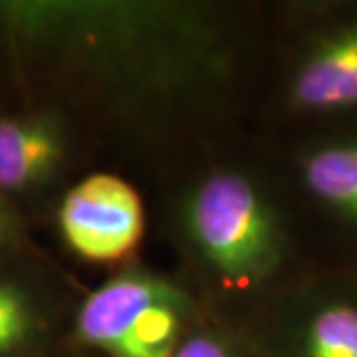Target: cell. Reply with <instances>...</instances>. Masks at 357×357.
I'll return each instance as SVG.
<instances>
[{
    "label": "cell",
    "mask_w": 357,
    "mask_h": 357,
    "mask_svg": "<svg viewBox=\"0 0 357 357\" xmlns=\"http://www.w3.org/2000/svg\"><path fill=\"white\" fill-rule=\"evenodd\" d=\"M22 238V222L6 197L0 192V250H6Z\"/></svg>",
    "instance_id": "10"
},
{
    "label": "cell",
    "mask_w": 357,
    "mask_h": 357,
    "mask_svg": "<svg viewBox=\"0 0 357 357\" xmlns=\"http://www.w3.org/2000/svg\"><path fill=\"white\" fill-rule=\"evenodd\" d=\"M175 357H236L225 342L211 333H192L183 337Z\"/></svg>",
    "instance_id": "9"
},
{
    "label": "cell",
    "mask_w": 357,
    "mask_h": 357,
    "mask_svg": "<svg viewBox=\"0 0 357 357\" xmlns=\"http://www.w3.org/2000/svg\"><path fill=\"white\" fill-rule=\"evenodd\" d=\"M66 244L89 262L126 260L143 238L145 215L128 181L96 173L66 192L60 206Z\"/></svg>",
    "instance_id": "3"
},
{
    "label": "cell",
    "mask_w": 357,
    "mask_h": 357,
    "mask_svg": "<svg viewBox=\"0 0 357 357\" xmlns=\"http://www.w3.org/2000/svg\"><path fill=\"white\" fill-rule=\"evenodd\" d=\"M50 328V307L24 276L0 268V357H18L38 344Z\"/></svg>",
    "instance_id": "6"
},
{
    "label": "cell",
    "mask_w": 357,
    "mask_h": 357,
    "mask_svg": "<svg viewBox=\"0 0 357 357\" xmlns=\"http://www.w3.org/2000/svg\"><path fill=\"white\" fill-rule=\"evenodd\" d=\"M68 155V135L52 114L0 117V192L32 191L50 183Z\"/></svg>",
    "instance_id": "5"
},
{
    "label": "cell",
    "mask_w": 357,
    "mask_h": 357,
    "mask_svg": "<svg viewBox=\"0 0 357 357\" xmlns=\"http://www.w3.org/2000/svg\"><path fill=\"white\" fill-rule=\"evenodd\" d=\"M302 357H357V302L330 298L310 310Z\"/></svg>",
    "instance_id": "8"
},
{
    "label": "cell",
    "mask_w": 357,
    "mask_h": 357,
    "mask_svg": "<svg viewBox=\"0 0 357 357\" xmlns=\"http://www.w3.org/2000/svg\"><path fill=\"white\" fill-rule=\"evenodd\" d=\"M290 100L304 112L357 107V20L333 26L310 44L290 84Z\"/></svg>",
    "instance_id": "4"
},
{
    "label": "cell",
    "mask_w": 357,
    "mask_h": 357,
    "mask_svg": "<svg viewBox=\"0 0 357 357\" xmlns=\"http://www.w3.org/2000/svg\"><path fill=\"white\" fill-rule=\"evenodd\" d=\"M187 222L192 244L230 286L250 288L280 264L278 218L241 173L220 171L204 178L189 201Z\"/></svg>",
    "instance_id": "1"
},
{
    "label": "cell",
    "mask_w": 357,
    "mask_h": 357,
    "mask_svg": "<svg viewBox=\"0 0 357 357\" xmlns=\"http://www.w3.org/2000/svg\"><path fill=\"white\" fill-rule=\"evenodd\" d=\"M185 306L183 296L163 280L123 272L84 300L76 335L112 357H175Z\"/></svg>",
    "instance_id": "2"
},
{
    "label": "cell",
    "mask_w": 357,
    "mask_h": 357,
    "mask_svg": "<svg viewBox=\"0 0 357 357\" xmlns=\"http://www.w3.org/2000/svg\"><path fill=\"white\" fill-rule=\"evenodd\" d=\"M307 191L340 217L357 222V141L330 143L304 157Z\"/></svg>",
    "instance_id": "7"
}]
</instances>
